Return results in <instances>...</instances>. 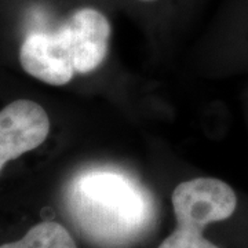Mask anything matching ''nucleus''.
I'll list each match as a JSON object with an SVG mask.
<instances>
[{"label": "nucleus", "mask_w": 248, "mask_h": 248, "mask_svg": "<svg viewBox=\"0 0 248 248\" xmlns=\"http://www.w3.org/2000/svg\"><path fill=\"white\" fill-rule=\"evenodd\" d=\"M72 221L99 248H127L142 239L155 222L149 190L130 174L93 167L72 178L65 193Z\"/></svg>", "instance_id": "obj_1"}, {"label": "nucleus", "mask_w": 248, "mask_h": 248, "mask_svg": "<svg viewBox=\"0 0 248 248\" xmlns=\"http://www.w3.org/2000/svg\"><path fill=\"white\" fill-rule=\"evenodd\" d=\"M76 57L71 13L53 29L29 33L19 47L22 69L32 78L51 86H63L73 79Z\"/></svg>", "instance_id": "obj_2"}, {"label": "nucleus", "mask_w": 248, "mask_h": 248, "mask_svg": "<svg viewBox=\"0 0 248 248\" xmlns=\"http://www.w3.org/2000/svg\"><path fill=\"white\" fill-rule=\"evenodd\" d=\"M50 119L45 108L17 99L0 110V172L6 163L33 151L47 140Z\"/></svg>", "instance_id": "obj_3"}, {"label": "nucleus", "mask_w": 248, "mask_h": 248, "mask_svg": "<svg viewBox=\"0 0 248 248\" xmlns=\"http://www.w3.org/2000/svg\"><path fill=\"white\" fill-rule=\"evenodd\" d=\"M0 248H78L71 233L61 223L45 221L32 226L22 239L1 244Z\"/></svg>", "instance_id": "obj_4"}, {"label": "nucleus", "mask_w": 248, "mask_h": 248, "mask_svg": "<svg viewBox=\"0 0 248 248\" xmlns=\"http://www.w3.org/2000/svg\"><path fill=\"white\" fill-rule=\"evenodd\" d=\"M174 215L175 231L161 241L159 248H219L203 236V231L210 225L208 222L185 214Z\"/></svg>", "instance_id": "obj_5"}, {"label": "nucleus", "mask_w": 248, "mask_h": 248, "mask_svg": "<svg viewBox=\"0 0 248 248\" xmlns=\"http://www.w3.org/2000/svg\"><path fill=\"white\" fill-rule=\"evenodd\" d=\"M135 3H142V4H152V3H157L160 0H133Z\"/></svg>", "instance_id": "obj_6"}]
</instances>
